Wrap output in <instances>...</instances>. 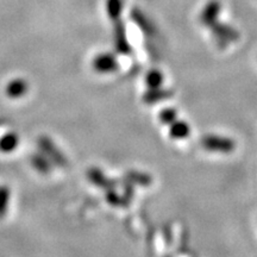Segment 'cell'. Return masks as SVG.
Returning <instances> with one entry per match:
<instances>
[{
	"label": "cell",
	"mask_w": 257,
	"mask_h": 257,
	"mask_svg": "<svg viewBox=\"0 0 257 257\" xmlns=\"http://www.w3.org/2000/svg\"><path fill=\"white\" fill-rule=\"evenodd\" d=\"M18 144V137L15 134L6 135L0 140V150L2 152H12Z\"/></svg>",
	"instance_id": "cell-2"
},
{
	"label": "cell",
	"mask_w": 257,
	"mask_h": 257,
	"mask_svg": "<svg viewBox=\"0 0 257 257\" xmlns=\"http://www.w3.org/2000/svg\"><path fill=\"white\" fill-rule=\"evenodd\" d=\"M28 91V85L24 80L17 79L11 81L6 87V94L11 98H19V96L24 95Z\"/></svg>",
	"instance_id": "cell-1"
},
{
	"label": "cell",
	"mask_w": 257,
	"mask_h": 257,
	"mask_svg": "<svg viewBox=\"0 0 257 257\" xmlns=\"http://www.w3.org/2000/svg\"><path fill=\"white\" fill-rule=\"evenodd\" d=\"M121 0H107V11L112 17H117L120 11Z\"/></svg>",
	"instance_id": "cell-3"
},
{
	"label": "cell",
	"mask_w": 257,
	"mask_h": 257,
	"mask_svg": "<svg viewBox=\"0 0 257 257\" xmlns=\"http://www.w3.org/2000/svg\"><path fill=\"white\" fill-rule=\"evenodd\" d=\"M8 199H9V191L5 188L0 189V216L5 213L6 211V205H8Z\"/></svg>",
	"instance_id": "cell-4"
}]
</instances>
